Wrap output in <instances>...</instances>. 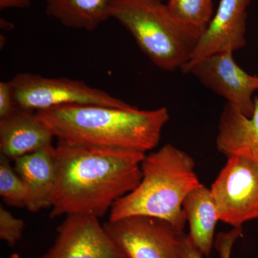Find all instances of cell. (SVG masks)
Returning a JSON list of instances; mask_svg holds the SVG:
<instances>
[{
	"label": "cell",
	"instance_id": "cell-10",
	"mask_svg": "<svg viewBox=\"0 0 258 258\" xmlns=\"http://www.w3.org/2000/svg\"><path fill=\"white\" fill-rule=\"evenodd\" d=\"M249 4L250 0H220L216 13L181 71L184 73L208 56L227 51L234 53L245 46Z\"/></svg>",
	"mask_w": 258,
	"mask_h": 258
},
{
	"label": "cell",
	"instance_id": "cell-1",
	"mask_svg": "<svg viewBox=\"0 0 258 258\" xmlns=\"http://www.w3.org/2000/svg\"><path fill=\"white\" fill-rule=\"evenodd\" d=\"M55 151L57 174L50 198L51 219L63 215L101 218L142 180L145 153L60 141Z\"/></svg>",
	"mask_w": 258,
	"mask_h": 258
},
{
	"label": "cell",
	"instance_id": "cell-18",
	"mask_svg": "<svg viewBox=\"0 0 258 258\" xmlns=\"http://www.w3.org/2000/svg\"><path fill=\"white\" fill-rule=\"evenodd\" d=\"M25 223L22 219L17 218L0 205V238L9 247H13L21 240Z\"/></svg>",
	"mask_w": 258,
	"mask_h": 258
},
{
	"label": "cell",
	"instance_id": "cell-22",
	"mask_svg": "<svg viewBox=\"0 0 258 258\" xmlns=\"http://www.w3.org/2000/svg\"><path fill=\"white\" fill-rule=\"evenodd\" d=\"M31 5L30 0H0V10H4L10 8L25 9Z\"/></svg>",
	"mask_w": 258,
	"mask_h": 258
},
{
	"label": "cell",
	"instance_id": "cell-11",
	"mask_svg": "<svg viewBox=\"0 0 258 258\" xmlns=\"http://www.w3.org/2000/svg\"><path fill=\"white\" fill-rule=\"evenodd\" d=\"M55 136L36 113L16 108L0 118L1 155L10 160L51 145Z\"/></svg>",
	"mask_w": 258,
	"mask_h": 258
},
{
	"label": "cell",
	"instance_id": "cell-13",
	"mask_svg": "<svg viewBox=\"0 0 258 258\" xmlns=\"http://www.w3.org/2000/svg\"><path fill=\"white\" fill-rule=\"evenodd\" d=\"M15 169L28 190V210L50 208V198L57 174L55 147L51 145L15 161Z\"/></svg>",
	"mask_w": 258,
	"mask_h": 258
},
{
	"label": "cell",
	"instance_id": "cell-12",
	"mask_svg": "<svg viewBox=\"0 0 258 258\" xmlns=\"http://www.w3.org/2000/svg\"><path fill=\"white\" fill-rule=\"evenodd\" d=\"M254 103L249 118L226 103L219 122L216 147L227 158H243L258 166V97H254Z\"/></svg>",
	"mask_w": 258,
	"mask_h": 258
},
{
	"label": "cell",
	"instance_id": "cell-17",
	"mask_svg": "<svg viewBox=\"0 0 258 258\" xmlns=\"http://www.w3.org/2000/svg\"><path fill=\"white\" fill-rule=\"evenodd\" d=\"M10 159L0 157V196L3 202L14 208H28V190L23 180L10 165Z\"/></svg>",
	"mask_w": 258,
	"mask_h": 258
},
{
	"label": "cell",
	"instance_id": "cell-3",
	"mask_svg": "<svg viewBox=\"0 0 258 258\" xmlns=\"http://www.w3.org/2000/svg\"><path fill=\"white\" fill-rule=\"evenodd\" d=\"M195 166L191 156L170 144L146 154L141 164L140 183L115 202L108 220L131 216L155 217L184 232L186 220L183 203L191 191L202 184Z\"/></svg>",
	"mask_w": 258,
	"mask_h": 258
},
{
	"label": "cell",
	"instance_id": "cell-14",
	"mask_svg": "<svg viewBox=\"0 0 258 258\" xmlns=\"http://www.w3.org/2000/svg\"><path fill=\"white\" fill-rule=\"evenodd\" d=\"M182 209L189 222L190 238L203 255L209 257L215 244L217 222L220 221L210 189L200 185L185 198Z\"/></svg>",
	"mask_w": 258,
	"mask_h": 258
},
{
	"label": "cell",
	"instance_id": "cell-6",
	"mask_svg": "<svg viewBox=\"0 0 258 258\" xmlns=\"http://www.w3.org/2000/svg\"><path fill=\"white\" fill-rule=\"evenodd\" d=\"M220 221L233 227L258 219V166L239 157L227 158L212 184Z\"/></svg>",
	"mask_w": 258,
	"mask_h": 258
},
{
	"label": "cell",
	"instance_id": "cell-5",
	"mask_svg": "<svg viewBox=\"0 0 258 258\" xmlns=\"http://www.w3.org/2000/svg\"><path fill=\"white\" fill-rule=\"evenodd\" d=\"M15 106L27 111H39L66 105L131 108L133 106L83 81L39 74H17L11 81Z\"/></svg>",
	"mask_w": 258,
	"mask_h": 258
},
{
	"label": "cell",
	"instance_id": "cell-16",
	"mask_svg": "<svg viewBox=\"0 0 258 258\" xmlns=\"http://www.w3.org/2000/svg\"><path fill=\"white\" fill-rule=\"evenodd\" d=\"M166 6L176 21L200 37L214 16L212 0H168Z\"/></svg>",
	"mask_w": 258,
	"mask_h": 258
},
{
	"label": "cell",
	"instance_id": "cell-2",
	"mask_svg": "<svg viewBox=\"0 0 258 258\" xmlns=\"http://www.w3.org/2000/svg\"><path fill=\"white\" fill-rule=\"evenodd\" d=\"M60 142L147 153L157 147L169 120L165 107L141 110L66 105L35 112Z\"/></svg>",
	"mask_w": 258,
	"mask_h": 258
},
{
	"label": "cell",
	"instance_id": "cell-8",
	"mask_svg": "<svg viewBox=\"0 0 258 258\" xmlns=\"http://www.w3.org/2000/svg\"><path fill=\"white\" fill-rule=\"evenodd\" d=\"M184 74H192L205 87L223 97L245 116H252L258 76L241 69L236 63L233 52L227 51L208 56L190 66Z\"/></svg>",
	"mask_w": 258,
	"mask_h": 258
},
{
	"label": "cell",
	"instance_id": "cell-15",
	"mask_svg": "<svg viewBox=\"0 0 258 258\" xmlns=\"http://www.w3.org/2000/svg\"><path fill=\"white\" fill-rule=\"evenodd\" d=\"M46 13L68 28L93 31L110 18L108 0H45Z\"/></svg>",
	"mask_w": 258,
	"mask_h": 258
},
{
	"label": "cell",
	"instance_id": "cell-7",
	"mask_svg": "<svg viewBox=\"0 0 258 258\" xmlns=\"http://www.w3.org/2000/svg\"><path fill=\"white\" fill-rule=\"evenodd\" d=\"M103 226L128 258H173L184 233L165 220L147 216L108 220Z\"/></svg>",
	"mask_w": 258,
	"mask_h": 258
},
{
	"label": "cell",
	"instance_id": "cell-19",
	"mask_svg": "<svg viewBox=\"0 0 258 258\" xmlns=\"http://www.w3.org/2000/svg\"><path fill=\"white\" fill-rule=\"evenodd\" d=\"M242 235V227H233L228 232H220L215 240V247L220 258H231L234 244Z\"/></svg>",
	"mask_w": 258,
	"mask_h": 258
},
{
	"label": "cell",
	"instance_id": "cell-21",
	"mask_svg": "<svg viewBox=\"0 0 258 258\" xmlns=\"http://www.w3.org/2000/svg\"><path fill=\"white\" fill-rule=\"evenodd\" d=\"M203 254L190 238L182 233L179 237L177 249L173 258H203Z\"/></svg>",
	"mask_w": 258,
	"mask_h": 258
},
{
	"label": "cell",
	"instance_id": "cell-4",
	"mask_svg": "<svg viewBox=\"0 0 258 258\" xmlns=\"http://www.w3.org/2000/svg\"><path fill=\"white\" fill-rule=\"evenodd\" d=\"M108 13L164 71H181L200 38L173 18L162 0H108Z\"/></svg>",
	"mask_w": 258,
	"mask_h": 258
},
{
	"label": "cell",
	"instance_id": "cell-20",
	"mask_svg": "<svg viewBox=\"0 0 258 258\" xmlns=\"http://www.w3.org/2000/svg\"><path fill=\"white\" fill-rule=\"evenodd\" d=\"M16 108L10 81H2L0 83V118H5Z\"/></svg>",
	"mask_w": 258,
	"mask_h": 258
},
{
	"label": "cell",
	"instance_id": "cell-9",
	"mask_svg": "<svg viewBox=\"0 0 258 258\" xmlns=\"http://www.w3.org/2000/svg\"><path fill=\"white\" fill-rule=\"evenodd\" d=\"M38 258H128L97 217L68 215L54 244Z\"/></svg>",
	"mask_w": 258,
	"mask_h": 258
}]
</instances>
